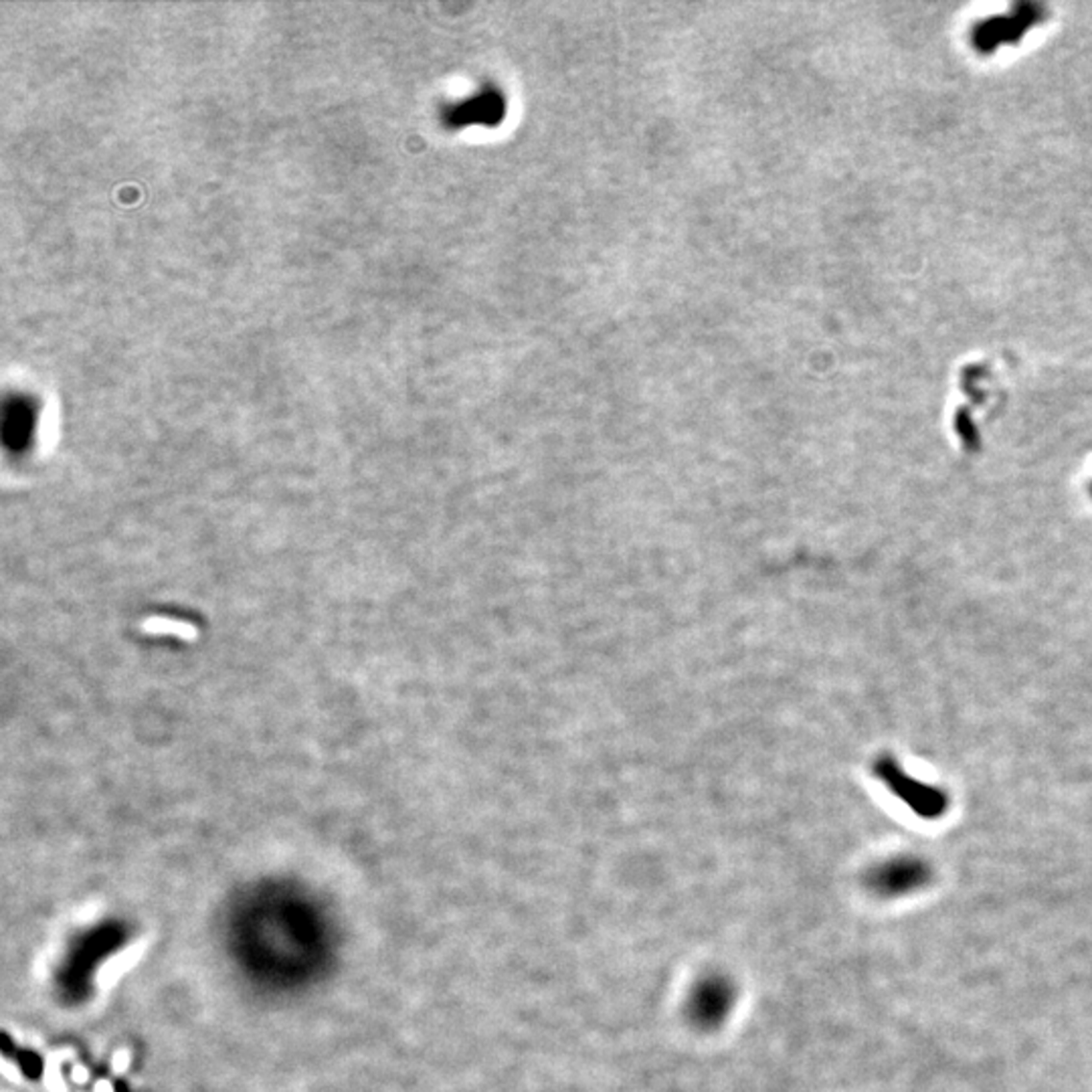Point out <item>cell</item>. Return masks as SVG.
<instances>
[{"instance_id":"6da1fadb","label":"cell","mask_w":1092,"mask_h":1092,"mask_svg":"<svg viewBox=\"0 0 1092 1092\" xmlns=\"http://www.w3.org/2000/svg\"><path fill=\"white\" fill-rule=\"evenodd\" d=\"M225 943L243 978L269 993H296L326 978L336 929L308 890H243L225 914Z\"/></svg>"},{"instance_id":"7a4b0ae2","label":"cell","mask_w":1092,"mask_h":1092,"mask_svg":"<svg viewBox=\"0 0 1092 1092\" xmlns=\"http://www.w3.org/2000/svg\"><path fill=\"white\" fill-rule=\"evenodd\" d=\"M130 941V925L118 919L100 921L73 934L53 973L55 996L69 1007L87 1004L102 967L118 957Z\"/></svg>"},{"instance_id":"3957f363","label":"cell","mask_w":1092,"mask_h":1092,"mask_svg":"<svg viewBox=\"0 0 1092 1092\" xmlns=\"http://www.w3.org/2000/svg\"><path fill=\"white\" fill-rule=\"evenodd\" d=\"M736 1004V987L725 978L714 973L702 978L690 991L686 1013L688 1020L700 1030H716L727 1022Z\"/></svg>"},{"instance_id":"277c9868","label":"cell","mask_w":1092,"mask_h":1092,"mask_svg":"<svg viewBox=\"0 0 1092 1092\" xmlns=\"http://www.w3.org/2000/svg\"><path fill=\"white\" fill-rule=\"evenodd\" d=\"M879 771H881V777L888 783V787H892L896 791V795L903 797L914 811H919L923 815H937V813L943 811L945 799H943L941 793L905 777L899 769H896L894 763H890V760L882 763L879 767Z\"/></svg>"},{"instance_id":"5b68a950","label":"cell","mask_w":1092,"mask_h":1092,"mask_svg":"<svg viewBox=\"0 0 1092 1092\" xmlns=\"http://www.w3.org/2000/svg\"><path fill=\"white\" fill-rule=\"evenodd\" d=\"M929 870L919 860H894L882 864L872 874V888L888 896L905 894L927 882Z\"/></svg>"},{"instance_id":"8992f818","label":"cell","mask_w":1092,"mask_h":1092,"mask_svg":"<svg viewBox=\"0 0 1092 1092\" xmlns=\"http://www.w3.org/2000/svg\"><path fill=\"white\" fill-rule=\"evenodd\" d=\"M144 630L148 633H170V635H179L185 639H192L197 635V630L185 621H172L166 617H152L144 623Z\"/></svg>"}]
</instances>
